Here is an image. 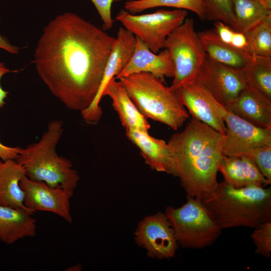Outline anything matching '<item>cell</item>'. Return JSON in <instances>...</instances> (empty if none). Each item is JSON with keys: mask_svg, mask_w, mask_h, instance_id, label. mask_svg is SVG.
<instances>
[{"mask_svg": "<svg viewBox=\"0 0 271 271\" xmlns=\"http://www.w3.org/2000/svg\"><path fill=\"white\" fill-rule=\"evenodd\" d=\"M126 130V136L139 149L145 162L153 170L170 173L172 152L165 141L151 136L148 132L138 129Z\"/></svg>", "mask_w": 271, "mask_h": 271, "instance_id": "obj_17", "label": "cell"}, {"mask_svg": "<svg viewBox=\"0 0 271 271\" xmlns=\"http://www.w3.org/2000/svg\"><path fill=\"white\" fill-rule=\"evenodd\" d=\"M32 213L27 209L0 205V240L12 244L23 238L35 237L36 220Z\"/></svg>", "mask_w": 271, "mask_h": 271, "instance_id": "obj_19", "label": "cell"}, {"mask_svg": "<svg viewBox=\"0 0 271 271\" xmlns=\"http://www.w3.org/2000/svg\"><path fill=\"white\" fill-rule=\"evenodd\" d=\"M262 3L267 9L271 10V0H262Z\"/></svg>", "mask_w": 271, "mask_h": 271, "instance_id": "obj_37", "label": "cell"}, {"mask_svg": "<svg viewBox=\"0 0 271 271\" xmlns=\"http://www.w3.org/2000/svg\"><path fill=\"white\" fill-rule=\"evenodd\" d=\"M115 39L75 14L57 16L37 43L36 70L66 108L81 112L98 92Z\"/></svg>", "mask_w": 271, "mask_h": 271, "instance_id": "obj_1", "label": "cell"}, {"mask_svg": "<svg viewBox=\"0 0 271 271\" xmlns=\"http://www.w3.org/2000/svg\"><path fill=\"white\" fill-rule=\"evenodd\" d=\"M187 11L160 9L146 14H132L121 10L115 17L124 28L157 53L164 48L169 35L185 20Z\"/></svg>", "mask_w": 271, "mask_h": 271, "instance_id": "obj_8", "label": "cell"}, {"mask_svg": "<svg viewBox=\"0 0 271 271\" xmlns=\"http://www.w3.org/2000/svg\"><path fill=\"white\" fill-rule=\"evenodd\" d=\"M218 172L224 180L230 185L241 188L246 186L244 172L240 156L224 155L220 162Z\"/></svg>", "mask_w": 271, "mask_h": 271, "instance_id": "obj_27", "label": "cell"}, {"mask_svg": "<svg viewBox=\"0 0 271 271\" xmlns=\"http://www.w3.org/2000/svg\"><path fill=\"white\" fill-rule=\"evenodd\" d=\"M21 149V147H9L0 142V159L4 161L16 160Z\"/></svg>", "mask_w": 271, "mask_h": 271, "instance_id": "obj_33", "label": "cell"}, {"mask_svg": "<svg viewBox=\"0 0 271 271\" xmlns=\"http://www.w3.org/2000/svg\"><path fill=\"white\" fill-rule=\"evenodd\" d=\"M200 43L206 55L213 60L232 67L244 69L251 56L222 41L214 29L197 33Z\"/></svg>", "mask_w": 271, "mask_h": 271, "instance_id": "obj_21", "label": "cell"}, {"mask_svg": "<svg viewBox=\"0 0 271 271\" xmlns=\"http://www.w3.org/2000/svg\"><path fill=\"white\" fill-rule=\"evenodd\" d=\"M214 26L213 29L222 41L247 53L248 43L245 34L235 31L221 21H215Z\"/></svg>", "mask_w": 271, "mask_h": 271, "instance_id": "obj_28", "label": "cell"}, {"mask_svg": "<svg viewBox=\"0 0 271 271\" xmlns=\"http://www.w3.org/2000/svg\"><path fill=\"white\" fill-rule=\"evenodd\" d=\"M175 91L192 118L225 134L224 119L227 111L198 79L181 86Z\"/></svg>", "mask_w": 271, "mask_h": 271, "instance_id": "obj_11", "label": "cell"}, {"mask_svg": "<svg viewBox=\"0 0 271 271\" xmlns=\"http://www.w3.org/2000/svg\"><path fill=\"white\" fill-rule=\"evenodd\" d=\"M196 79L224 106L238 96L248 84L245 69L219 63L207 55Z\"/></svg>", "mask_w": 271, "mask_h": 271, "instance_id": "obj_9", "label": "cell"}, {"mask_svg": "<svg viewBox=\"0 0 271 271\" xmlns=\"http://www.w3.org/2000/svg\"><path fill=\"white\" fill-rule=\"evenodd\" d=\"M223 139V134L194 118L170 138V174L179 178L187 196L201 200L217 187L218 167L224 155Z\"/></svg>", "mask_w": 271, "mask_h": 271, "instance_id": "obj_2", "label": "cell"}, {"mask_svg": "<svg viewBox=\"0 0 271 271\" xmlns=\"http://www.w3.org/2000/svg\"><path fill=\"white\" fill-rule=\"evenodd\" d=\"M224 107L227 111L255 126L271 128V100L248 82L238 96Z\"/></svg>", "mask_w": 271, "mask_h": 271, "instance_id": "obj_16", "label": "cell"}, {"mask_svg": "<svg viewBox=\"0 0 271 271\" xmlns=\"http://www.w3.org/2000/svg\"><path fill=\"white\" fill-rule=\"evenodd\" d=\"M205 7V19L221 21L233 29L235 17L232 0H202Z\"/></svg>", "mask_w": 271, "mask_h": 271, "instance_id": "obj_26", "label": "cell"}, {"mask_svg": "<svg viewBox=\"0 0 271 271\" xmlns=\"http://www.w3.org/2000/svg\"><path fill=\"white\" fill-rule=\"evenodd\" d=\"M246 155L252 159L263 176L271 182V145L256 149Z\"/></svg>", "mask_w": 271, "mask_h": 271, "instance_id": "obj_31", "label": "cell"}, {"mask_svg": "<svg viewBox=\"0 0 271 271\" xmlns=\"http://www.w3.org/2000/svg\"><path fill=\"white\" fill-rule=\"evenodd\" d=\"M141 72L150 73L165 82V77H174L175 67L167 49L155 53L136 37L135 48L129 61L115 79Z\"/></svg>", "mask_w": 271, "mask_h": 271, "instance_id": "obj_15", "label": "cell"}, {"mask_svg": "<svg viewBox=\"0 0 271 271\" xmlns=\"http://www.w3.org/2000/svg\"><path fill=\"white\" fill-rule=\"evenodd\" d=\"M99 15L106 30L110 29L114 20L111 16V6L113 0H91Z\"/></svg>", "mask_w": 271, "mask_h": 271, "instance_id": "obj_32", "label": "cell"}, {"mask_svg": "<svg viewBox=\"0 0 271 271\" xmlns=\"http://www.w3.org/2000/svg\"><path fill=\"white\" fill-rule=\"evenodd\" d=\"M165 213L174 230L177 243L184 248L202 249L213 244L222 229L201 201L187 196L181 207H166Z\"/></svg>", "mask_w": 271, "mask_h": 271, "instance_id": "obj_6", "label": "cell"}, {"mask_svg": "<svg viewBox=\"0 0 271 271\" xmlns=\"http://www.w3.org/2000/svg\"><path fill=\"white\" fill-rule=\"evenodd\" d=\"M255 1H258V2L261 3L263 4L262 0H255Z\"/></svg>", "mask_w": 271, "mask_h": 271, "instance_id": "obj_38", "label": "cell"}, {"mask_svg": "<svg viewBox=\"0 0 271 271\" xmlns=\"http://www.w3.org/2000/svg\"><path fill=\"white\" fill-rule=\"evenodd\" d=\"M224 122L223 152L227 156H241L271 145V128L255 126L227 111Z\"/></svg>", "mask_w": 271, "mask_h": 271, "instance_id": "obj_13", "label": "cell"}, {"mask_svg": "<svg viewBox=\"0 0 271 271\" xmlns=\"http://www.w3.org/2000/svg\"><path fill=\"white\" fill-rule=\"evenodd\" d=\"M130 98L147 118L165 124L173 130L181 127L190 114L176 91L159 77L147 72L119 79Z\"/></svg>", "mask_w": 271, "mask_h": 271, "instance_id": "obj_5", "label": "cell"}, {"mask_svg": "<svg viewBox=\"0 0 271 271\" xmlns=\"http://www.w3.org/2000/svg\"><path fill=\"white\" fill-rule=\"evenodd\" d=\"M222 229L254 228L271 221V189L258 186L236 188L225 181L200 200Z\"/></svg>", "mask_w": 271, "mask_h": 271, "instance_id": "obj_3", "label": "cell"}, {"mask_svg": "<svg viewBox=\"0 0 271 271\" xmlns=\"http://www.w3.org/2000/svg\"><path fill=\"white\" fill-rule=\"evenodd\" d=\"M134 238L138 245L146 250L148 257L158 259L173 257L179 246L168 218L162 212L141 220Z\"/></svg>", "mask_w": 271, "mask_h": 271, "instance_id": "obj_10", "label": "cell"}, {"mask_svg": "<svg viewBox=\"0 0 271 271\" xmlns=\"http://www.w3.org/2000/svg\"><path fill=\"white\" fill-rule=\"evenodd\" d=\"M136 37L124 28L120 27L105 66L98 92L91 105L81 113L83 120L95 124L100 120L102 111L100 106L104 90L109 82L115 78L126 66L133 53Z\"/></svg>", "mask_w": 271, "mask_h": 271, "instance_id": "obj_12", "label": "cell"}, {"mask_svg": "<svg viewBox=\"0 0 271 271\" xmlns=\"http://www.w3.org/2000/svg\"><path fill=\"white\" fill-rule=\"evenodd\" d=\"M82 266L81 264H78L74 265H73L69 268H68L66 270L67 271H77L81 270Z\"/></svg>", "mask_w": 271, "mask_h": 271, "instance_id": "obj_36", "label": "cell"}, {"mask_svg": "<svg viewBox=\"0 0 271 271\" xmlns=\"http://www.w3.org/2000/svg\"><path fill=\"white\" fill-rule=\"evenodd\" d=\"M244 69L248 82L271 100V57L251 56Z\"/></svg>", "mask_w": 271, "mask_h": 271, "instance_id": "obj_24", "label": "cell"}, {"mask_svg": "<svg viewBox=\"0 0 271 271\" xmlns=\"http://www.w3.org/2000/svg\"><path fill=\"white\" fill-rule=\"evenodd\" d=\"M160 7H168L189 10L201 20H205V11L202 0H130L124 4V10L132 14Z\"/></svg>", "mask_w": 271, "mask_h": 271, "instance_id": "obj_23", "label": "cell"}, {"mask_svg": "<svg viewBox=\"0 0 271 271\" xmlns=\"http://www.w3.org/2000/svg\"><path fill=\"white\" fill-rule=\"evenodd\" d=\"M235 23L233 29L246 34L268 16L271 10L255 0H232Z\"/></svg>", "mask_w": 271, "mask_h": 271, "instance_id": "obj_22", "label": "cell"}, {"mask_svg": "<svg viewBox=\"0 0 271 271\" xmlns=\"http://www.w3.org/2000/svg\"><path fill=\"white\" fill-rule=\"evenodd\" d=\"M17 71H12L7 68L3 62H0V80L2 77L10 72H17ZM8 92L5 90L0 84V108H2L6 104L5 99L7 97Z\"/></svg>", "mask_w": 271, "mask_h": 271, "instance_id": "obj_34", "label": "cell"}, {"mask_svg": "<svg viewBox=\"0 0 271 271\" xmlns=\"http://www.w3.org/2000/svg\"><path fill=\"white\" fill-rule=\"evenodd\" d=\"M1 20V19H0ZM0 49H3L12 54H18L19 48L12 45L7 39L0 34Z\"/></svg>", "mask_w": 271, "mask_h": 271, "instance_id": "obj_35", "label": "cell"}, {"mask_svg": "<svg viewBox=\"0 0 271 271\" xmlns=\"http://www.w3.org/2000/svg\"><path fill=\"white\" fill-rule=\"evenodd\" d=\"M63 129L62 120L51 121L39 141L21 148L16 160L23 166L29 179L74 191L80 180L78 173L70 160L56 152Z\"/></svg>", "mask_w": 271, "mask_h": 271, "instance_id": "obj_4", "label": "cell"}, {"mask_svg": "<svg viewBox=\"0 0 271 271\" xmlns=\"http://www.w3.org/2000/svg\"><path fill=\"white\" fill-rule=\"evenodd\" d=\"M247 54L251 56L271 57V15L245 34Z\"/></svg>", "mask_w": 271, "mask_h": 271, "instance_id": "obj_25", "label": "cell"}, {"mask_svg": "<svg viewBox=\"0 0 271 271\" xmlns=\"http://www.w3.org/2000/svg\"><path fill=\"white\" fill-rule=\"evenodd\" d=\"M240 157L244 169L246 186L263 187L270 184L271 182L263 176L250 157L246 155Z\"/></svg>", "mask_w": 271, "mask_h": 271, "instance_id": "obj_30", "label": "cell"}, {"mask_svg": "<svg viewBox=\"0 0 271 271\" xmlns=\"http://www.w3.org/2000/svg\"><path fill=\"white\" fill-rule=\"evenodd\" d=\"M164 49L172 57L175 74L170 87L176 90L181 86L196 79L206 58L194 28V22L186 18L184 22L167 37Z\"/></svg>", "mask_w": 271, "mask_h": 271, "instance_id": "obj_7", "label": "cell"}, {"mask_svg": "<svg viewBox=\"0 0 271 271\" xmlns=\"http://www.w3.org/2000/svg\"><path fill=\"white\" fill-rule=\"evenodd\" d=\"M251 238L256 253L269 258L271 255V221L262 223L254 228Z\"/></svg>", "mask_w": 271, "mask_h": 271, "instance_id": "obj_29", "label": "cell"}, {"mask_svg": "<svg viewBox=\"0 0 271 271\" xmlns=\"http://www.w3.org/2000/svg\"><path fill=\"white\" fill-rule=\"evenodd\" d=\"M108 96L125 130L138 129L148 132L151 125L140 111L120 81L112 79L106 85L103 96Z\"/></svg>", "mask_w": 271, "mask_h": 271, "instance_id": "obj_18", "label": "cell"}, {"mask_svg": "<svg viewBox=\"0 0 271 271\" xmlns=\"http://www.w3.org/2000/svg\"><path fill=\"white\" fill-rule=\"evenodd\" d=\"M24 194V204L32 212L49 211L70 223V200L73 191L50 187L43 182L33 181L24 176L20 181Z\"/></svg>", "mask_w": 271, "mask_h": 271, "instance_id": "obj_14", "label": "cell"}, {"mask_svg": "<svg viewBox=\"0 0 271 271\" xmlns=\"http://www.w3.org/2000/svg\"><path fill=\"white\" fill-rule=\"evenodd\" d=\"M24 176L25 170L16 160L0 159V205L29 210L24 204V194L20 186Z\"/></svg>", "mask_w": 271, "mask_h": 271, "instance_id": "obj_20", "label": "cell"}]
</instances>
